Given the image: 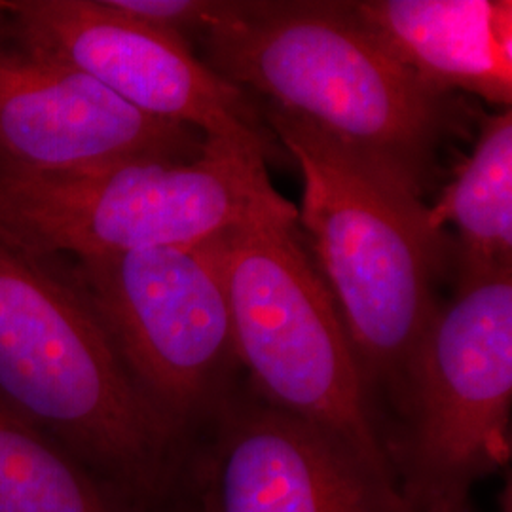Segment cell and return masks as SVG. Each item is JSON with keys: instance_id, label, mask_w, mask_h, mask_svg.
Returning <instances> with one entry per match:
<instances>
[{"instance_id": "1", "label": "cell", "mask_w": 512, "mask_h": 512, "mask_svg": "<svg viewBox=\"0 0 512 512\" xmlns=\"http://www.w3.org/2000/svg\"><path fill=\"white\" fill-rule=\"evenodd\" d=\"M202 42L205 65L224 80L421 202L454 122L452 95L429 90L387 54L349 2L224 0Z\"/></svg>"}, {"instance_id": "2", "label": "cell", "mask_w": 512, "mask_h": 512, "mask_svg": "<svg viewBox=\"0 0 512 512\" xmlns=\"http://www.w3.org/2000/svg\"><path fill=\"white\" fill-rule=\"evenodd\" d=\"M0 408L139 511H165L183 444L131 382L65 260L2 241Z\"/></svg>"}, {"instance_id": "3", "label": "cell", "mask_w": 512, "mask_h": 512, "mask_svg": "<svg viewBox=\"0 0 512 512\" xmlns=\"http://www.w3.org/2000/svg\"><path fill=\"white\" fill-rule=\"evenodd\" d=\"M264 118L302 173L298 220L370 401L385 397L399 416L416 349L437 311L431 287L442 236L429 228L425 203L319 131L268 107Z\"/></svg>"}, {"instance_id": "4", "label": "cell", "mask_w": 512, "mask_h": 512, "mask_svg": "<svg viewBox=\"0 0 512 512\" xmlns=\"http://www.w3.org/2000/svg\"><path fill=\"white\" fill-rule=\"evenodd\" d=\"M283 196L217 236L239 368L264 403L317 425L395 478L340 311Z\"/></svg>"}, {"instance_id": "5", "label": "cell", "mask_w": 512, "mask_h": 512, "mask_svg": "<svg viewBox=\"0 0 512 512\" xmlns=\"http://www.w3.org/2000/svg\"><path fill=\"white\" fill-rule=\"evenodd\" d=\"M266 162L255 148L207 139L186 162L0 171V241L27 255L73 260L200 243L281 198Z\"/></svg>"}, {"instance_id": "6", "label": "cell", "mask_w": 512, "mask_h": 512, "mask_svg": "<svg viewBox=\"0 0 512 512\" xmlns=\"http://www.w3.org/2000/svg\"><path fill=\"white\" fill-rule=\"evenodd\" d=\"M511 406L512 270L459 279L425 329L385 440L412 511H473L476 482L511 459Z\"/></svg>"}, {"instance_id": "7", "label": "cell", "mask_w": 512, "mask_h": 512, "mask_svg": "<svg viewBox=\"0 0 512 512\" xmlns=\"http://www.w3.org/2000/svg\"><path fill=\"white\" fill-rule=\"evenodd\" d=\"M65 264L131 382L184 448L236 391L217 236Z\"/></svg>"}, {"instance_id": "8", "label": "cell", "mask_w": 512, "mask_h": 512, "mask_svg": "<svg viewBox=\"0 0 512 512\" xmlns=\"http://www.w3.org/2000/svg\"><path fill=\"white\" fill-rule=\"evenodd\" d=\"M165 512H414L317 425L234 391L186 442Z\"/></svg>"}, {"instance_id": "9", "label": "cell", "mask_w": 512, "mask_h": 512, "mask_svg": "<svg viewBox=\"0 0 512 512\" xmlns=\"http://www.w3.org/2000/svg\"><path fill=\"white\" fill-rule=\"evenodd\" d=\"M2 4L12 37L88 74L129 107L205 139L274 154L249 93L209 69L181 38L124 18L101 0Z\"/></svg>"}, {"instance_id": "10", "label": "cell", "mask_w": 512, "mask_h": 512, "mask_svg": "<svg viewBox=\"0 0 512 512\" xmlns=\"http://www.w3.org/2000/svg\"><path fill=\"white\" fill-rule=\"evenodd\" d=\"M8 19V18H6ZM207 139L129 107L88 74L0 29V171L73 173L198 158Z\"/></svg>"}, {"instance_id": "11", "label": "cell", "mask_w": 512, "mask_h": 512, "mask_svg": "<svg viewBox=\"0 0 512 512\" xmlns=\"http://www.w3.org/2000/svg\"><path fill=\"white\" fill-rule=\"evenodd\" d=\"M351 12L387 54L442 95L511 109L509 0H361Z\"/></svg>"}, {"instance_id": "12", "label": "cell", "mask_w": 512, "mask_h": 512, "mask_svg": "<svg viewBox=\"0 0 512 512\" xmlns=\"http://www.w3.org/2000/svg\"><path fill=\"white\" fill-rule=\"evenodd\" d=\"M429 228L459 236L461 279L512 270V112L482 120L473 152L427 207Z\"/></svg>"}, {"instance_id": "13", "label": "cell", "mask_w": 512, "mask_h": 512, "mask_svg": "<svg viewBox=\"0 0 512 512\" xmlns=\"http://www.w3.org/2000/svg\"><path fill=\"white\" fill-rule=\"evenodd\" d=\"M0 512H141L54 440L0 408Z\"/></svg>"}, {"instance_id": "14", "label": "cell", "mask_w": 512, "mask_h": 512, "mask_svg": "<svg viewBox=\"0 0 512 512\" xmlns=\"http://www.w3.org/2000/svg\"><path fill=\"white\" fill-rule=\"evenodd\" d=\"M109 10L133 19L150 29L181 38H202L217 25L224 2L222 0H101Z\"/></svg>"}, {"instance_id": "15", "label": "cell", "mask_w": 512, "mask_h": 512, "mask_svg": "<svg viewBox=\"0 0 512 512\" xmlns=\"http://www.w3.org/2000/svg\"><path fill=\"white\" fill-rule=\"evenodd\" d=\"M6 10H4V4H2V0H0V29L6 25Z\"/></svg>"}, {"instance_id": "16", "label": "cell", "mask_w": 512, "mask_h": 512, "mask_svg": "<svg viewBox=\"0 0 512 512\" xmlns=\"http://www.w3.org/2000/svg\"><path fill=\"white\" fill-rule=\"evenodd\" d=\"M469 512H475V509H473V511H469Z\"/></svg>"}]
</instances>
